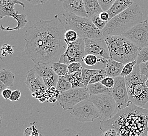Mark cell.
Returning <instances> with one entry per match:
<instances>
[{
	"label": "cell",
	"mask_w": 148,
	"mask_h": 136,
	"mask_svg": "<svg viewBox=\"0 0 148 136\" xmlns=\"http://www.w3.org/2000/svg\"><path fill=\"white\" fill-rule=\"evenodd\" d=\"M136 65H137V60L125 65L120 74V76L125 78L133 72L134 69Z\"/></svg>",
	"instance_id": "f1b7e54d"
},
{
	"label": "cell",
	"mask_w": 148,
	"mask_h": 136,
	"mask_svg": "<svg viewBox=\"0 0 148 136\" xmlns=\"http://www.w3.org/2000/svg\"><path fill=\"white\" fill-rule=\"evenodd\" d=\"M83 61L85 63L86 65L88 66H94L97 63L101 61V58L99 59L98 57L93 54H87L85 55L83 58Z\"/></svg>",
	"instance_id": "f546056e"
},
{
	"label": "cell",
	"mask_w": 148,
	"mask_h": 136,
	"mask_svg": "<svg viewBox=\"0 0 148 136\" xmlns=\"http://www.w3.org/2000/svg\"><path fill=\"white\" fill-rule=\"evenodd\" d=\"M21 92L18 90H16L14 91H12V93L11 94V97L10 99V101L11 102H15L17 101L21 97Z\"/></svg>",
	"instance_id": "60d3db41"
},
{
	"label": "cell",
	"mask_w": 148,
	"mask_h": 136,
	"mask_svg": "<svg viewBox=\"0 0 148 136\" xmlns=\"http://www.w3.org/2000/svg\"><path fill=\"white\" fill-rule=\"evenodd\" d=\"M85 43V55L93 54L97 57L110 59V54L105 37L97 39L84 38Z\"/></svg>",
	"instance_id": "4fadbf2b"
},
{
	"label": "cell",
	"mask_w": 148,
	"mask_h": 136,
	"mask_svg": "<svg viewBox=\"0 0 148 136\" xmlns=\"http://www.w3.org/2000/svg\"><path fill=\"white\" fill-rule=\"evenodd\" d=\"M90 20H91V21L92 22L95 26L101 31H103V29L105 28L107 23V22H104L103 20H101L99 15H96L94 16V17H92Z\"/></svg>",
	"instance_id": "d6a6232c"
},
{
	"label": "cell",
	"mask_w": 148,
	"mask_h": 136,
	"mask_svg": "<svg viewBox=\"0 0 148 136\" xmlns=\"http://www.w3.org/2000/svg\"><path fill=\"white\" fill-rule=\"evenodd\" d=\"M78 133L71 129L70 128L64 129L56 136H77Z\"/></svg>",
	"instance_id": "f35d334b"
},
{
	"label": "cell",
	"mask_w": 148,
	"mask_h": 136,
	"mask_svg": "<svg viewBox=\"0 0 148 136\" xmlns=\"http://www.w3.org/2000/svg\"><path fill=\"white\" fill-rule=\"evenodd\" d=\"M143 13L138 3L134 2L128 9L109 20L103 29V37L121 36L143 21Z\"/></svg>",
	"instance_id": "3957f363"
},
{
	"label": "cell",
	"mask_w": 148,
	"mask_h": 136,
	"mask_svg": "<svg viewBox=\"0 0 148 136\" xmlns=\"http://www.w3.org/2000/svg\"><path fill=\"white\" fill-rule=\"evenodd\" d=\"M12 93V91L11 89L10 88H6L5 90H3L2 92V96L3 97V98L5 100H8L10 99L11 96V94Z\"/></svg>",
	"instance_id": "b9f144b4"
},
{
	"label": "cell",
	"mask_w": 148,
	"mask_h": 136,
	"mask_svg": "<svg viewBox=\"0 0 148 136\" xmlns=\"http://www.w3.org/2000/svg\"><path fill=\"white\" fill-rule=\"evenodd\" d=\"M90 95L101 94H111V88H106L100 82L88 84L86 87Z\"/></svg>",
	"instance_id": "7402d4cb"
},
{
	"label": "cell",
	"mask_w": 148,
	"mask_h": 136,
	"mask_svg": "<svg viewBox=\"0 0 148 136\" xmlns=\"http://www.w3.org/2000/svg\"><path fill=\"white\" fill-rule=\"evenodd\" d=\"M90 94L86 87L71 88L60 93L58 101L64 111L73 109L74 107L84 100L89 99Z\"/></svg>",
	"instance_id": "52a82bcc"
},
{
	"label": "cell",
	"mask_w": 148,
	"mask_h": 136,
	"mask_svg": "<svg viewBox=\"0 0 148 136\" xmlns=\"http://www.w3.org/2000/svg\"><path fill=\"white\" fill-rule=\"evenodd\" d=\"M100 69L98 70H91L87 68H83L82 71L83 77V83L84 86L87 87L89 84L90 80L92 77L96 74L99 72Z\"/></svg>",
	"instance_id": "4316f807"
},
{
	"label": "cell",
	"mask_w": 148,
	"mask_h": 136,
	"mask_svg": "<svg viewBox=\"0 0 148 136\" xmlns=\"http://www.w3.org/2000/svg\"><path fill=\"white\" fill-rule=\"evenodd\" d=\"M62 6L65 11L80 17L88 18L84 0H65L62 2Z\"/></svg>",
	"instance_id": "2e32d148"
},
{
	"label": "cell",
	"mask_w": 148,
	"mask_h": 136,
	"mask_svg": "<svg viewBox=\"0 0 148 136\" xmlns=\"http://www.w3.org/2000/svg\"><path fill=\"white\" fill-rule=\"evenodd\" d=\"M84 1L86 12L89 18L91 19L94 16L99 15L103 12L98 0H84Z\"/></svg>",
	"instance_id": "ffe728a7"
},
{
	"label": "cell",
	"mask_w": 148,
	"mask_h": 136,
	"mask_svg": "<svg viewBox=\"0 0 148 136\" xmlns=\"http://www.w3.org/2000/svg\"><path fill=\"white\" fill-rule=\"evenodd\" d=\"M66 31L55 18L50 20H40L26 31L25 54L35 64L51 65L59 62L67 47L64 39Z\"/></svg>",
	"instance_id": "6da1fadb"
},
{
	"label": "cell",
	"mask_w": 148,
	"mask_h": 136,
	"mask_svg": "<svg viewBox=\"0 0 148 136\" xmlns=\"http://www.w3.org/2000/svg\"><path fill=\"white\" fill-rule=\"evenodd\" d=\"M100 123L103 131L114 129L121 136H141L148 131V109L131 102L127 107L118 111L113 117Z\"/></svg>",
	"instance_id": "7a4b0ae2"
},
{
	"label": "cell",
	"mask_w": 148,
	"mask_h": 136,
	"mask_svg": "<svg viewBox=\"0 0 148 136\" xmlns=\"http://www.w3.org/2000/svg\"><path fill=\"white\" fill-rule=\"evenodd\" d=\"M1 50L2 51V56L3 57H5L8 54L12 56L13 54V49L11 46L10 45L7 44H4L2 48L1 49Z\"/></svg>",
	"instance_id": "8d00e7d4"
},
{
	"label": "cell",
	"mask_w": 148,
	"mask_h": 136,
	"mask_svg": "<svg viewBox=\"0 0 148 136\" xmlns=\"http://www.w3.org/2000/svg\"><path fill=\"white\" fill-rule=\"evenodd\" d=\"M66 31L69 29L76 31L80 38L97 39L103 37V31L97 28L89 18L80 17L65 11L55 15Z\"/></svg>",
	"instance_id": "277c9868"
},
{
	"label": "cell",
	"mask_w": 148,
	"mask_h": 136,
	"mask_svg": "<svg viewBox=\"0 0 148 136\" xmlns=\"http://www.w3.org/2000/svg\"><path fill=\"white\" fill-rule=\"evenodd\" d=\"M148 61V46L143 47L139 51L137 59V65Z\"/></svg>",
	"instance_id": "4dcf8cb0"
},
{
	"label": "cell",
	"mask_w": 148,
	"mask_h": 136,
	"mask_svg": "<svg viewBox=\"0 0 148 136\" xmlns=\"http://www.w3.org/2000/svg\"><path fill=\"white\" fill-rule=\"evenodd\" d=\"M29 3H31L34 5H40L44 4L46 3L49 0H25Z\"/></svg>",
	"instance_id": "ee69618b"
},
{
	"label": "cell",
	"mask_w": 148,
	"mask_h": 136,
	"mask_svg": "<svg viewBox=\"0 0 148 136\" xmlns=\"http://www.w3.org/2000/svg\"><path fill=\"white\" fill-rule=\"evenodd\" d=\"M85 43L84 38H80L76 41L67 45L65 52L61 56L59 63L66 65L71 63H82L85 56Z\"/></svg>",
	"instance_id": "30bf717a"
},
{
	"label": "cell",
	"mask_w": 148,
	"mask_h": 136,
	"mask_svg": "<svg viewBox=\"0 0 148 136\" xmlns=\"http://www.w3.org/2000/svg\"><path fill=\"white\" fill-rule=\"evenodd\" d=\"M51 68L58 77L66 76L69 74V65L63 63H55L51 65Z\"/></svg>",
	"instance_id": "d4e9b609"
},
{
	"label": "cell",
	"mask_w": 148,
	"mask_h": 136,
	"mask_svg": "<svg viewBox=\"0 0 148 136\" xmlns=\"http://www.w3.org/2000/svg\"><path fill=\"white\" fill-rule=\"evenodd\" d=\"M125 80L130 101L137 106H144L148 102V87L146 81L141 77L139 65H136Z\"/></svg>",
	"instance_id": "8992f818"
},
{
	"label": "cell",
	"mask_w": 148,
	"mask_h": 136,
	"mask_svg": "<svg viewBox=\"0 0 148 136\" xmlns=\"http://www.w3.org/2000/svg\"><path fill=\"white\" fill-rule=\"evenodd\" d=\"M83 67L81 63H71L69 65V74L74 73L75 72L82 71Z\"/></svg>",
	"instance_id": "e575fe53"
},
{
	"label": "cell",
	"mask_w": 148,
	"mask_h": 136,
	"mask_svg": "<svg viewBox=\"0 0 148 136\" xmlns=\"http://www.w3.org/2000/svg\"><path fill=\"white\" fill-rule=\"evenodd\" d=\"M106 77L107 75L105 69H100L99 72L92 77L89 81V84L100 82Z\"/></svg>",
	"instance_id": "1f68e13d"
},
{
	"label": "cell",
	"mask_w": 148,
	"mask_h": 136,
	"mask_svg": "<svg viewBox=\"0 0 148 136\" xmlns=\"http://www.w3.org/2000/svg\"><path fill=\"white\" fill-rule=\"evenodd\" d=\"M89 100L96 107L102 119L108 120L114 116L116 103L111 94L90 95Z\"/></svg>",
	"instance_id": "ba28073f"
},
{
	"label": "cell",
	"mask_w": 148,
	"mask_h": 136,
	"mask_svg": "<svg viewBox=\"0 0 148 136\" xmlns=\"http://www.w3.org/2000/svg\"><path fill=\"white\" fill-rule=\"evenodd\" d=\"M25 83L33 97L37 99L42 98L46 99L45 93L47 88L33 69L26 73Z\"/></svg>",
	"instance_id": "5bb4252c"
},
{
	"label": "cell",
	"mask_w": 148,
	"mask_h": 136,
	"mask_svg": "<svg viewBox=\"0 0 148 136\" xmlns=\"http://www.w3.org/2000/svg\"><path fill=\"white\" fill-rule=\"evenodd\" d=\"M6 88H8L3 82L0 81V91H1V92Z\"/></svg>",
	"instance_id": "f6af8a7d"
},
{
	"label": "cell",
	"mask_w": 148,
	"mask_h": 136,
	"mask_svg": "<svg viewBox=\"0 0 148 136\" xmlns=\"http://www.w3.org/2000/svg\"><path fill=\"white\" fill-rule=\"evenodd\" d=\"M100 83L108 88H112L114 84V79L110 77H106Z\"/></svg>",
	"instance_id": "74e56055"
},
{
	"label": "cell",
	"mask_w": 148,
	"mask_h": 136,
	"mask_svg": "<svg viewBox=\"0 0 148 136\" xmlns=\"http://www.w3.org/2000/svg\"><path fill=\"white\" fill-rule=\"evenodd\" d=\"M105 37L108 48L110 59L123 65L137 60L140 48L123 35Z\"/></svg>",
	"instance_id": "5b68a950"
},
{
	"label": "cell",
	"mask_w": 148,
	"mask_h": 136,
	"mask_svg": "<svg viewBox=\"0 0 148 136\" xmlns=\"http://www.w3.org/2000/svg\"><path fill=\"white\" fill-rule=\"evenodd\" d=\"M71 114L76 120L81 122H93L96 118L102 119L96 107L89 99L84 100L76 105Z\"/></svg>",
	"instance_id": "9c48e42d"
},
{
	"label": "cell",
	"mask_w": 148,
	"mask_h": 136,
	"mask_svg": "<svg viewBox=\"0 0 148 136\" xmlns=\"http://www.w3.org/2000/svg\"><path fill=\"white\" fill-rule=\"evenodd\" d=\"M134 3V0H116L111 7L107 11L109 15V20L128 9Z\"/></svg>",
	"instance_id": "d6986e66"
},
{
	"label": "cell",
	"mask_w": 148,
	"mask_h": 136,
	"mask_svg": "<svg viewBox=\"0 0 148 136\" xmlns=\"http://www.w3.org/2000/svg\"></svg>",
	"instance_id": "f907efd6"
},
{
	"label": "cell",
	"mask_w": 148,
	"mask_h": 136,
	"mask_svg": "<svg viewBox=\"0 0 148 136\" xmlns=\"http://www.w3.org/2000/svg\"><path fill=\"white\" fill-rule=\"evenodd\" d=\"M99 17L101 20H103L104 22H108L109 20V15L107 12L103 11L100 13L99 14Z\"/></svg>",
	"instance_id": "7bdbcfd3"
},
{
	"label": "cell",
	"mask_w": 148,
	"mask_h": 136,
	"mask_svg": "<svg viewBox=\"0 0 148 136\" xmlns=\"http://www.w3.org/2000/svg\"><path fill=\"white\" fill-rule=\"evenodd\" d=\"M56 88L60 93H63L72 88V86L66 76L59 77Z\"/></svg>",
	"instance_id": "484cf974"
},
{
	"label": "cell",
	"mask_w": 148,
	"mask_h": 136,
	"mask_svg": "<svg viewBox=\"0 0 148 136\" xmlns=\"http://www.w3.org/2000/svg\"><path fill=\"white\" fill-rule=\"evenodd\" d=\"M13 19L17 21V25L16 27H13V28L10 27H3V25H2L1 26V30L3 31H19L20 29H23L27 25V23L28 22L27 20V15L24 13L18 14V13H17V14L13 17Z\"/></svg>",
	"instance_id": "44dd1931"
},
{
	"label": "cell",
	"mask_w": 148,
	"mask_h": 136,
	"mask_svg": "<svg viewBox=\"0 0 148 136\" xmlns=\"http://www.w3.org/2000/svg\"><path fill=\"white\" fill-rule=\"evenodd\" d=\"M66 77L69 82L71 83L72 88L85 87L83 83L82 71H78L74 73L68 74Z\"/></svg>",
	"instance_id": "cb8c5ba5"
},
{
	"label": "cell",
	"mask_w": 148,
	"mask_h": 136,
	"mask_svg": "<svg viewBox=\"0 0 148 136\" xmlns=\"http://www.w3.org/2000/svg\"><path fill=\"white\" fill-rule=\"evenodd\" d=\"M123 35L140 48L148 46V20H143L142 22L134 26Z\"/></svg>",
	"instance_id": "8fae6325"
},
{
	"label": "cell",
	"mask_w": 148,
	"mask_h": 136,
	"mask_svg": "<svg viewBox=\"0 0 148 136\" xmlns=\"http://www.w3.org/2000/svg\"><path fill=\"white\" fill-rule=\"evenodd\" d=\"M148 131H146V132H145V133H143V135L141 136H148Z\"/></svg>",
	"instance_id": "bcb514c9"
},
{
	"label": "cell",
	"mask_w": 148,
	"mask_h": 136,
	"mask_svg": "<svg viewBox=\"0 0 148 136\" xmlns=\"http://www.w3.org/2000/svg\"><path fill=\"white\" fill-rule=\"evenodd\" d=\"M114 84L111 88V94L116 103L117 111L125 109L131 101L127 91L125 78L119 76L114 78Z\"/></svg>",
	"instance_id": "7c38bea8"
},
{
	"label": "cell",
	"mask_w": 148,
	"mask_h": 136,
	"mask_svg": "<svg viewBox=\"0 0 148 136\" xmlns=\"http://www.w3.org/2000/svg\"><path fill=\"white\" fill-rule=\"evenodd\" d=\"M101 58V63L104 65L107 77L114 78L120 76L125 65L111 59H106L102 58Z\"/></svg>",
	"instance_id": "ac0fdd59"
},
{
	"label": "cell",
	"mask_w": 148,
	"mask_h": 136,
	"mask_svg": "<svg viewBox=\"0 0 148 136\" xmlns=\"http://www.w3.org/2000/svg\"><path fill=\"white\" fill-rule=\"evenodd\" d=\"M14 79V74L9 70L3 69L0 71V81L3 82L8 88L13 87Z\"/></svg>",
	"instance_id": "603a6c76"
},
{
	"label": "cell",
	"mask_w": 148,
	"mask_h": 136,
	"mask_svg": "<svg viewBox=\"0 0 148 136\" xmlns=\"http://www.w3.org/2000/svg\"><path fill=\"white\" fill-rule=\"evenodd\" d=\"M20 5L25 9V5L19 0H0V18L14 16L18 12L15 11V5Z\"/></svg>",
	"instance_id": "e0dca14e"
},
{
	"label": "cell",
	"mask_w": 148,
	"mask_h": 136,
	"mask_svg": "<svg viewBox=\"0 0 148 136\" xmlns=\"http://www.w3.org/2000/svg\"><path fill=\"white\" fill-rule=\"evenodd\" d=\"M139 65L141 77L147 81L148 79V61L141 63Z\"/></svg>",
	"instance_id": "836d02e7"
},
{
	"label": "cell",
	"mask_w": 148,
	"mask_h": 136,
	"mask_svg": "<svg viewBox=\"0 0 148 136\" xmlns=\"http://www.w3.org/2000/svg\"><path fill=\"white\" fill-rule=\"evenodd\" d=\"M33 69L43 82L47 88L56 87L58 76L51 68V65L38 63L35 64Z\"/></svg>",
	"instance_id": "9a60e30c"
},
{
	"label": "cell",
	"mask_w": 148,
	"mask_h": 136,
	"mask_svg": "<svg viewBox=\"0 0 148 136\" xmlns=\"http://www.w3.org/2000/svg\"><path fill=\"white\" fill-rule=\"evenodd\" d=\"M101 136H121V135L116 129H109L103 131Z\"/></svg>",
	"instance_id": "ab89813d"
},
{
	"label": "cell",
	"mask_w": 148,
	"mask_h": 136,
	"mask_svg": "<svg viewBox=\"0 0 148 136\" xmlns=\"http://www.w3.org/2000/svg\"><path fill=\"white\" fill-rule=\"evenodd\" d=\"M58 1H61V2H64V1H65V0H58Z\"/></svg>",
	"instance_id": "681fc988"
},
{
	"label": "cell",
	"mask_w": 148,
	"mask_h": 136,
	"mask_svg": "<svg viewBox=\"0 0 148 136\" xmlns=\"http://www.w3.org/2000/svg\"><path fill=\"white\" fill-rule=\"evenodd\" d=\"M79 38V34L74 30L69 29L66 31L64 35V39L66 43L68 45L69 43L76 41Z\"/></svg>",
	"instance_id": "83f0119b"
},
{
	"label": "cell",
	"mask_w": 148,
	"mask_h": 136,
	"mask_svg": "<svg viewBox=\"0 0 148 136\" xmlns=\"http://www.w3.org/2000/svg\"><path fill=\"white\" fill-rule=\"evenodd\" d=\"M77 136H83V135H82V134H81V133H78V135H77Z\"/></svg>",
	"instance_id": "7dc6e473"
},
{
	"label": "cell",
	"mask_w": 148,
	"mask_h": 136,
	"mask_svg": "<svg viewBox=\"0 0 148 136\" xmlns=\"http://www.w3.org/2000/svg\"><path fill=\"white\" fill-rule=\"evenodd\" d=\"M116 0H98L103 11L107 12L110 9Z\"/></svg>",
	"instance_id": "d590c367"
},
{
	"label": "cell",
	"mask_w": 148,
	"mask_h": 136,
	"mask_svg": "<svg viewBox=\"0 0 148 136\" xmlns=\"http://www.w3.org/2000/svg\"><path fill=\"white\" fill-rule=\"evenodd\" d=\"M146 85H147V86L148 87V79H147V81H146Z\"/></svg>",
	"instance_id": "c3c4849f"
}]
</instances>
